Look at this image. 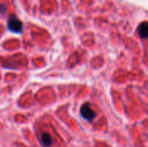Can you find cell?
<instances>
[{
  "mask_svg": "<svg viewBox=\"0 0 148 147\" xmlns=\"http://www.w3.org/2000/svg\"><path fill=\"white\" fill-rule=\"evenodd\" d=\"M81 114H82V118H84L85 120H87L88 121H92L96 116L95 112L91 108V107L88 103H85L82 106Z\"/></svg>",
  "mask_w": 148,
  "mask_h": 147,
  "instance_id": "cell-2",
  "label": "cell"
},
{
  "mask_svg": "<svg viewBox=\"0 0 148 147\" xmlns=\"http://www.w3.org/2000/svg\"><path fill=\"white\" fill-rule=\"evenodd\" d=\"M41 143L43 146H51L53 144V139L48 133H42L41 135Z\"/></svg>",
  "mask_w": 148,
  "mask_h": 147,
  "instance_id": "cell-4",
  "label": "cell"
},
{
  "mask_svg": "<svg viewBox=\"0 0 148 147\" xmlns=\"http://www.w3.org/2000/svg\"><path fill=\"white\" fill-rule=\"evenodd\" d=\"M8 28L15 33H21L23 29V23L15 15H10L8 19Z\"/></svg>",
  "mask_w": 148,
  "mask_h": 147,
  "instance_id": "cell-1",
  "label": "cell"
},
{
  "mask_svg": "<svg viewBox=\"0 0 148 147\" xmlns=\"http://www.w3.org/2000/svg\"><path fill=\"white\" fill-rule=\"evenodd\" d=\"M138 32L141 38L147 39L148 38V23L143 22L138 27Z\"/></svg>",
  "mask_w": 148,
  "mask_h": 147,
  "instance_id": "cell-3",
  "label": "cell"
}]
</instances>
